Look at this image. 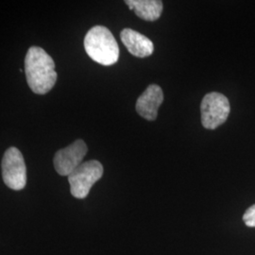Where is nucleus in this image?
Returning <instances> with one entry per match:
<instances>
[{
	"label": "nucleus",
	"instance_id": "obj_1",
	"mask_svg": "<svg viewBox=\"0 0 255 255\" xmlns=\"http://www.w3.org/2000/svg\"><path fill=\"white\" fill-rule=\"evenodd\" d=\"M25 72L31 91L45 95L50 91L57 81L53 59L39 46H31L25 58Z\"/></svg>",
	"mask_w": 255,
	"mask_h": 255
},
{
	"label": "nucleus",
	"instance_id": "obj_2",
	"mask_svg": "<svg viewBox=\"0 0 255 255\" xmlns=\"http://www.w3.org/2000/svg\"><path fill=\"white\" fill-rule=\"evenodd\" d=\"M84 48L92 60L101 65L109 66L119 61V44L106 27H92L84 38Z\"/></svg>",
	"mask_w": 255,
	"mask_h": 255
},
{
	"label": "nucleus",
	"instance_id": "obj_3",
	"mask_svg": "<svg viewBox=\"0 0 255 255\" xmlns=\"http://www.w3.org/2000/svg\"><path fill=\"white\" fill-rule=\"evenodd\" d=\"M103 175L102 164L96 160L87 161L78 166L68 176L70 192L76 199H85L92 186L100 181Z\"/></svg>",
	"mask_w": 255,
	"mask_h": 255
},
{
	"label": "nucleus",
	"instance_id": "obj_4",
	"mask_svg": "<svg viewBox=\"0 0 255 255\" xmlns=\"http://www.w3.org/2000/svg\"><path fill=\"white\" fill-rule=\"evenodd\" d=\"M228 99L217 92L208 93L201 104V123L207 129H215L222 125L230 115Z\"/></svg>",
	"mask_w": 255,
	"mask_h": 255
},
{
	"label": "nucleus",
	"instance_id": "obj_5",
	"mask_svg": "<svg viewBox=\"0 0 255 255\" xmlns=\"http://www.w3.org/2000/svg\"><path fill=\"white\" fill-rule=\"evenodd\" d=\"M2 177L5 184L12 190H22L27 183V168L24 157L18 148L11 146L3 156Z\"/></svg>",
	"mask_w": 255,
	"mask_h": 255
},
{
	"label": "nucleus",
	"instance_id": "obj_6",
	"mask_svg": "<svg viewBox=\"0 0 255 255\" xmlns=\"http://www.w3.org/2000/svg\"><path fill=\"white\" fill-rule=\"evenodd\" d=\"M88 147L85 142L79 139L63 149L56 152L53 159L55 169L61 176H69L82 164V160L87 153Z\"/></svg>",
	"mask_w": 255,
	"mask_h": 255
},
{
	"label": "nucleus",
	"instance_id": "obj_7",
	"mask_svg": "<svg viewBox=\"0 0 255 255\" xmlns=\"http://www.w3.org/2000/svg\"><path fill=\"white\" fill-rule=\"evenodd\" d=\"M164 101V93L159 85H149L136 101L137 113L143 119L153 121L157 119L158 110Z\"/></svg>",
	"mask_w": 255,
	"mask_h": 255
},
{
	"label": "nucleus",
	"instance_id": "obj_8",
	"mask_svg": "<svg viewBox=\"0 0 255 255\" xmlns=\"http://www.w3.org/2000/svg\"><path fill=\"white\" fill-rule=\"evenodd\" d=\"M120 38L128 51L137 58H146L154 51L151 40L131 28H124L120 33Z\"/></svg>",
	"mask_w": 255,
	"mask_h": 255
},
{
	"label": "nucleus",
	"instance_id": "obj_9",
	"mask_svg": "<svg viewBox=\"0 0 255 255\" xmlns=\"http://www.w3.org/2000/svg\"><path fill=\"white\" fill-rule=\"evenodd\" d=\"M128 7L138 17L146 21H156L163 11V2L159 0H126Z\"/></svg>",
	"mask_w": 255,
	"mask_h": 255
},
{
	"label": "nucleus",
	"instance_id": "obj_10",
	"mask_svg": "<svg viewBox=\"0 0 255 255\" xmlns=\"http://www.w3.org/2000/svg\"><path fill=\"white\" fill-rule=\"evenodd\" d=\"M243 220L248 227H255V204L247 210Z\"/></svg>",
	"mask_w": 255,
	"mask_h": 255
}]
</instances>
